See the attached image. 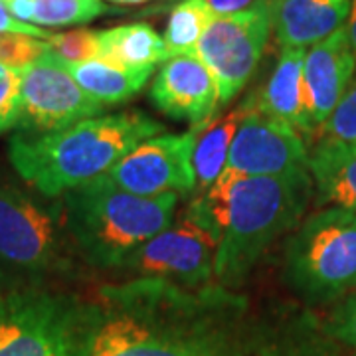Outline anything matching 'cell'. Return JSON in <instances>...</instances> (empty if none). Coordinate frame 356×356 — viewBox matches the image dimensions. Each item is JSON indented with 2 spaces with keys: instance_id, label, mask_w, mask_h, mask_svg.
I'll list each match as a JSON object with an SVG mask.
<instances>
[{
  "instance_id": "9",
  "label": "cell",
  "mask_w": 356,
  "mask_h": 356,
  "mask_svg": "<svg viewBox=\"0 0 356 356\" xmlns=\"http://www.w3.org/2000/svg\"><path fill=\"white\" fill-rule=\"evenodd\" d=\"M216 242L186 212L175 218L115 271L135 280H159L188 289L208 287L214 280Z\"/></svg>"
},
{
  "instance_id": "3",
  "label": "cell",
  "mask_w": 356,
  "mask_h": 356,
  "mask_svg": "<svg viewBox=\"0 0 356 356\" xmlns=\"http://www.w3.org/2000/svg\"><path fill=\"white\" fill-rule=\"evenodd\" d=\"M161 133L165 125L140 111L97 115L51 133H18L8 143V159L40 196L62 198L105 177L125 154Z\"/></svg>"
},
{
  "instance_id": "14",
  "label": "cell",
  "mask_w": 356,
  "mask_h": 356,
  "mask_svg": "<svg viewBox=\"0 0 356 356\" xmlns=\"http://www.w3.org/2000/svg\"><path fill=\"white\" fill-rule=\"evenodd\" d=\"M356 74V58L344 28L307 48L303 79L311 129H321Z\"/></svg>"
},
{
  "instance_id": "26",
  "label": "cell",
  "mask_w": 356,
  "mask_h": 356,
  "mask_svg": "<svg viewBox=\"0 0 356 356\" xmlns=\"http://www.w3.org/2000/svg\"><path fill=\"white\" fill-rule=\"evenodd\" d=\"M20 109V70L0 64V135L18 127Z\"/></svg>"
},
{
  "instance_id": "22",
  "label": "cell",
  "mask_w": 356,
  "mask_h": 356,
  "mask_svg": "<svg viewBox=\"0 0 356 356\" xmlns=\"http://www.w3.org/2000/svg\"><path fill=\"white\" fill-rule=\"evenodd\" d=\"M32 24L46 28L88 24L107 13L102 0H32Z\"/></svg>"
},
{
  "instance_id": "21",
  "label": "cell",
  "mask_w": 356,
  "mask_h": 356,
  "mask_svg": "<svg viewBox=\"0 0 356 356\" xmlns=\"http://www.w3.org/2000/svg\"><path fill=\"white\" fill-rule=\"evenodd\" d=\"M214 14L206 0H180L168 16L165 30V46L168 58L196 54L198 42Z\"/></svg>"
},
{
  "instance_id": "20",
  "label": "cell",
  "mask_w": 356,
  "mask_h": 356,
  "mask_svg": "<svg viewBox=\"0 0 356 356\" xmlns=\"http://www.w3.org/2000/svg\"><path fill=\"white\" fill-rule=\"evenodd\" d=\"M242 115L243 102L228 113L212 117L210 121L202 123L194 147V175L198 194L208 191L224 172Z\"/></svg>"
},
{
  "instance_id": "8",
  "label": "cell",
  "mask_w": 356,
  "mask_h": 356,
  "mask_svg": "<svg viewBox=\"0 0 356 356\" xmlns=\"http://www.w3.org/2000/svg\"><path fill=\"white\" fill-rule=\"evenodd\" d=\"M273 30L271 2L229 16H212L198 42L196 56L214 77L220 103H229L254 76Z\"/></svg>"
},
{
  "instance_id": "4",
  "label": "cell",
  "mask_w": 356,
  "mask_h": 356,
  "mask_svg": "<svg viewBox=\"0 0 356 356\" xmlns=\"http://www.w3.org/2000/svg\"><path fill=\"white\" fill-rule=\"evenodd\" d=\"M178 198V194L139 196L105 175L60 200L77 257L89 267L115 271L175 220Z\"/></svg>"
},
{
  "instance_id": "17",
  "label": "cell",
  "mask_w": 356,
  "mask_h": 356,
  "mask_svg": "<svg viewBox=\"0 0 356 356\" xmlns=\"http://www.w3.org/2000/svg\"><path fill=\"white\" fill-rule=\"evenodd\" d=\"M309 175L321 202L356 210V145L318 140L309 153Z\"/></svg>"
},
{
  "instance_id": "23",
  "label": "cell",
  "mask_w": 356,
  "mask_h": 356,
  "mask_svg": "<svg viewBox=\"0 0 356 356\" xmlns=\"http://www.w3.org/2000/svg\"><path fill=\"white\" fill-rule=\"evenodd\" d=\"M321 140L356 145V74L343 93L341 102L332 109L329 119L321 125Z\"/></svg>"
},
{
  "instance_id": "11",
  "label": "cell",
  "mask_w": 356,
  "mask_h": 356,
  "mask_svg": "<svg viewBox=\"0 0 356 356\" xmlns=\"http://www.w3.org/2000/svg\"><path fill=\"white\" fill-rule=\"evenodd\" d=\"M200 127L202 123L184 133H161L147 139L125 154L107 177L139 196H180L196 191L194 147Z\"/></svg>"
},
{
  "instance_id": "12",
  "label": "cell",
  "mask_w": 356,
  "mask_h": 356,
  "mask_svg": "<svg viewBox=\"0 0 356 356\" xmlns=\"http://www.w3.org/2000/svg\"><path fill=\"white\" fill-rule=\"evenodd\" d=\"M226 168L250 177L303 172L309 170V151L297 129L261 111L257 97H248Z\"/></svg>"
},
{
  "instance_id": "10",
  "label": "cell",
  "mask_w": 356,
  "mask_h": 356,
  "mask_svg": "<svg viewBox=\"0 0 356 356\" xmlns=\"http://www.w3.org/2000/svg\"><path fill=\"white\" fill-rule=\"evenodd\" d=\"M20 121L26 135L51 133L103 115V103L77 86L64 60L51 50L20 70Z\"/></svg>"
},
{
  "instance_id": "28",
  "label": "cell",
  "mask_w": 356,
  "mask_h": 356,
  "mask_svg": "<svg viewBox=\"0 0 356 356\" xmlns=\"http://www.w3.org/2000/svg\"><path fill=\"white\" fill-rule=\"evenodd\" d=\"M0 32H16V34H28V36H34L40 40H50V32L48 30H42L40 26L26 24L16 20L13 14L8 13V8L4 6V0H0Z\"/></svg>"
},
{
  "instance_id": "24",
  "label": "cell",
  "mask_w": 356,
  "mask_h": 356,
  "mask_svg": "<svg viewBox=\"0 0 356 356\" xmlns=\"http://www.w3.org/2000/svg\"><path fill=\"white\" fill-rule=\"evenodd\" d=\"M50 50L65 64H81L99 58V32L77 28L62 34H51Z\"/></svg>"
},
{
  "instance_id": "29",
  "label": "cell",
  "mask_w": 356,
  "mask_h": 356,
  "mask_svg": "<svg viewBox=\"0 0 356 356\" xmlns=\"http://www.w3.org/2000/svg\"><path fill=\"white\" fill-rule=\"evenodd\" d=\"M261 0H206L210 13L214 16H229V14H238L255 6Z\"/></svg>"
},
{
  "instance_id": "27",
  "label": "cell",
  "mask_w": 356,
  "mask_h": 356,
  "mask_svg": "<svg viewBox=\"0 0 356 356\" xmlns=\"http://www.w3.org/2000/svg\"><path fill=\"white\" fill-rule=\"evenodd\" d=\"M329 332L334 339L356 348V293L339 301L329 317Z\"/></svg>"
},
{
  "instance_id": "25",
  "label": "cell",
  "mask_w": 356,
  "mask_h": 356,
  "mask_svg": "<svg viewBox=\"0 0 356 356\" xmlns=\"http://www.w3.org/2000/svg\"><path fill=\"white\" fill-rule=\"evenodd\" d=\"M50 50V44L46 40L34 38L28 34L16 32H0V64L24 70L34 64L40 56Z\"/></svg>"
},
{
  "instance_id": "19",
  "label": "cell",
  "mask_w": 356,
  "mask_h": 356,
  "mask_svg": "<svg viewBox=\"0 0 356 356\" xmlns=\"http://www.w3.org/2000/svg\"><path fill=\"white\" fill-rule=\"evenodd\" d=\"M77 86L99 103H123L147 86L154 67H119L103 60L65 64Z\"/></svg>"
},
{
  "instance_id": "2",
  "label": "cell",
  "mask_w": 356,
  "mask_h": 356,
  "mask_svg": "<svg viewBox=\"0 0 356 356\" xmlns=\"http://www.w3.org/2000/svg\"><path fill=\"white\" fill-rule=\"evenodd\" d=\"M315 194L309 170L281 177H250L224 170L184 210L216 242L214 280L242 283L283 234L299 226Z\"/></svg>"
},
{
  "instance_id": "13",
  "label": "cell",
  "mask_w": 356,
  "mask_h": 356,
  "mask_svg": "<svg viewBox=\"0 0 356 356\" xmlns=\"http://www.w3.org/2000/svg\"><path fill=\"white\" fill-rule=\"evenodd\" d=\"M151 99L161 113L194 125L210 121L220 105L216 81L196 54L166 60L154 77Z\"/></svg>"
},
{
  "instance_id": "16",
  "label": "cell",
  "mask_w": 356,
  "mask_h": 356,
  "mask_svg": "<svg viewBox=\"0 0 356 356\" xmlns=\"http://www.w3.org/2000/svg\"><path fill=\"white\" fill-rule=\"evenodd\" d=\"M305 48H281L280 60L273 67L257 105L267 115L291 125L299 133H311L305 107Z\"/></svg>"
},
{
  "instance_id": "1",
  "label": "cell",
  "mask_w": 356,
  "mask_h": 356,
  "mask_svg": "<svg viewBox=\"0 0 356 356\" xmlns=\"http://www.w3.org/2000/svg\"><path fill=\"white\" fill-rule=\"evenodd\" d=\"M236 297L159 280L105 285L81 307V356H243Z\"/></svg>"
},
{
  "instance_id": "6",
  "label": "cell",
  "mask_w": 356,
  "mask_h": 356,
  "mask_svg": "<svg viewBox=\"0 0 356 356\" xmlns=\"http://www.w3.org/2000/svg\"><path fill=\"white\" fill-rule=\"evenodd\" d=\"M285 280L313 303L356 293V210L329 206L307 216L285 245Z\"/></svg>"
},
{
  "instance_id": "5",
  "label": "cell",
  "mask_w": 356,
  "mask_h": 356,
  "mask_svg": "<svg viewBox=\"0 0 356 356\" xmlns=\"http://www.w3.org/2000/svg\"><path fill=\"white\" fill-rule=\"evenodd\" d=\"M76 259L60 198L0 184V291L44 287L74 271Z\"/></svg>"
},
{
  "instance_id": "30",
  "label": "cell",
  "mask_w": 356,
  "mask_h": 356,
  "mask_svg": "<svg viewBox=\"0 0 356 356\" xmlns=\"http://www.w3.org/2000/svg\"><path fill=\"white\" fill-rule=\"evenodd\" d=\"M344 32H346V36H348L350 48L355 51L356 58V0H350V10H348L346 22H344Z\"/></svg>"
},
{
  "instance_id": "31",
  "label": "cell",
  "mask_w": 356,
  "mask_h": 356,
  "mask_svg": "<svg viewBox=\"0 0 356 356\" xmlns=\"http://www.w3.org/2000/svg\"><path fill=\"white\" fill-rule=\"evenodd\" d=\"M115 4H143V2H149V0H109Z\"/></svg>"
},
{
  "instance_id": "18",
  "label": "cell",
  "mask_w": 356,
  "mask_h": 356,
  "mask_svg": "<svg viewBox=\"0 0 356 356\" xmlns=\"http://www.w3.org/2000/svg\"><path fill=\"white\" fill-rule=\"evenodd\" d=\"M99 60L119 67H154L168 60L165 40L147 22L99 32Z\"/></svg>"
},
{
  "instance_id": "15",
  "label": "cell",
  "mask_w": 356,
  "mask_h": 356,
  "mask_svg": "<svg viewBox=\"0 0 356 356\" xmlns=\"http://www.w3.org/2000/svg\"><path fill=\"white\" fill-rule=\"evenodd\" d=\"M281 48H311L344 28L350 0H269Z\"/></svg>"
},
{
  "instance_id": "7",
  "label": "cell",
  "mask_w": 356,
  "mask_h": 356,
  "mask_svg": "<svg viewBox=\"0 0 356 356\" xmlns=\"http://www.w3.org/2000/svg\"><path fill=\"white\" fill-rule=\"evenodd\" d=\"M81 307L46 287L0 291V356H81Z\"/></svg>"
}]
</instances>
